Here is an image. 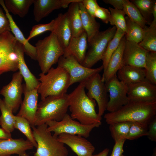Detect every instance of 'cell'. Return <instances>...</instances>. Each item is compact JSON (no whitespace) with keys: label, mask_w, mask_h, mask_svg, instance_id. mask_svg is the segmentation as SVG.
Segmentation results:
<instances>
[{"label":"cell","mask_w":156,"mask_h":156,"mask_svg":"<svg viewBox=\"0 0 156 156\" xmlns=\"http://www.w3.org/2000/svg\"><path fill=\"white\" fill-rule=\"evenodd\" d=\"M125 0H103L105 3L110 4L114 8L123 10Z\"/></svg>","instance_id":"bcb514c9"},{"label":"cell","mask_w":156,"mask_h":156,"mask_svg":"<svg viewBox=\"0 0 156 156\" xmlns=\"http://www.w3.org/2000/svg\"><path fill=\"white\" fill-rule=\"evenodd\" d=\"M131 124L130 122H120L109 125V130L115 143L126 140Z\"/></svg>","instance_id":"836d02e7"},{"label":"cell","mask_w":156,"mask_h":156,"mask_svg":"<svg viewBox=\"0 0 156 156\" xmlns=\"http://www.w3.org/2000/svg\"><path fill=\"white\" fill-rule=\"evenodd\" d=\"M7 31H11L9 22L0 7V34Z\"/></svg>","instance_id":"7bdbcfd3"},{"label":"cell","mask_w":156,"mask_h":156,"mask_svg":"<svg viewBox=\"0 0 156 156\" xmlns=\"http://www.w3.org/2000/svg\"><path fill=\"white\" fill-rule=\"evenodd\" d=\"M152 141H156V117L148 124L146 136Z\"/></svg>","instance_id":"ee69618b"},{"label":"cell","mask_w":156,"mask_h":156,"mask_svg":"<svg viewBox=\"0 0 156 156\" xmlns=\"http://www.w3.org/2000/svg\"><path fill=\"white\" fill-rule=\"evenodd\" d=\"M57 63L58 66L64 68L68 73L70 77V86L75 83H80L86 80L103 70L102 65L96 68L85 67L72 56H61Z\"/></svg>","instance_id":"30bf717a"},{"label":"cell","mask_w":156,"mask_h":156,"mask_svg":"<svg viewBox=\"0 0 156 156\" xmlns=\"http://www.w3.org/2000/svg\"><path fill=\"white\" fill-rule=\"evenodd\" d=\"M144 69L145 79L156 85V52L148 51Z\"/></svg>","instance_id":"d590c367"},{"label":"cell","mask_w":156,"mask_h":156,"mask_svg":"<svg viewBox=\"0 0 156 156\" xmlns=\"http://www.w3.org/2000/svg\"><path fill=\"white\" fill-rule=\"evenodd\" d=\"M127 86V94L130 101L156 102V85L145 79Z\"/></svg>","instance_id":"5bb4252c"},{"label":"cell","mask_w":156,"mask_h":156,"mask_svg":"<svg viewBox=\"0 0 156 156\" xmlns=\"http://www.w3.org/2000/svg\"><path fill=\"white\" fill-rule=\"evenodd\" d=\"M55 19L54 27L52 32L55 34L64 49L72 37V28L66 13L59 14Z\"/></svg>","instance_id":"44dd1931"},{"label":"cell","mask_w":156,"mask_h":156,"mask_svg":"<svg viewBox=\"0 0 156 156\" xmlns=\"http://www.w3.org/2000/svg\"></svg>","instance_id":"f5cc1de1"},{"label":"cell","mask_w":156,"mask_h":156,"mask_svg":"<svg viewBox=\"0 0 156 156\" xmlns=\"http://www.w3.org/2000/svg\"><path fill=\"white\" fill-rule=\"evenodd\" d=\"M0 125L7 132L11 133L15 129V116L12 110L8 107L3 100L0 98Z\"/></svg>","instance_id":"f1b7e54d"},{"label":"cell","mask_w":156,"mask_h":156,"mask_svg":"<svg viewBox=\"0 0 156 156\" xmlns=\"http://www.w3.org/2000/svg\"><path fill=\"white\" fill-rule=\"evenodd\" d=\"M109 152V149L105 148L99 153L93 155L92 156H107Z\"/></svg>","instance_id":"c3c4849f"},{"label":"cell","mask_w":156,"mask_h":156,"mask_svg":"<svg viewBox=\"0 0 156 156\" xmlns=\"http://www.w3.org/2000/svg\"><path fill=\"white\" fill-rule=\"evenodd\" d=\"M125 34V32L122 30L116 29V32L114 37L108 43L102 60L103 62L102 65L103 67V72L105 71L107 68L110 58L117 49L121 39Z\"/></svg>","instance_id":"1f68e13d"},{"label":"cell","mask_w":156,"mask_h":156,"mask_svg":"<svg viewBox=\"0 0 156 156\" xmlns=\"http://www.w3.org/2000/svg\"><path fill=\"white\" fill-rule=\"evenodd\" d=\"M86 11L93 17L96 10L99 6L96 0H82L81 2Z\"/></svg>","instance_id":"b9f144b4"},{"label":"cell","mask_w":156,"mask_h":156,"mask_svg":"<svg viewBox=\"0 0 156 156\" xmlns=\"http://www.w3.org/2000/svg\"><path fill=\"white\" fill-rule=\"evenodd\" d=\"M126 140H122L115 143L110 156H121L123 154V146Z\"/></svg>","instance_id":"f6af8a7d"},{"label":"cell","mask_w":156,"mask_h":156,"mask_svg":"<svg viewBox=\"0 0 156 156\" xmlns=\"http://www.w3.org/2000/svg\"><path fill=\"white\" fill-rule=\"evenodd\" d=\"M121 156H125L123 154Z\"/></svg>","instance_id":"816d5d0a"},{"label":"cell","mask_w":156,"mask_h":156,"mask_svg":"<svg viewBox=\"0 0 156 156\" xmlns=\"http://www.w3.org/2000/svg\"><path fill=\"white\" fill-rule=\"evenodd\" d=\"M155 117L156 102L130 101L118 110L104 116L109 125L120 122H135L146 127Z\"/></svg>","instance_id":"6da1fadb"},{"label":"cell","mask_w":156,"mask_h":156,"mask_svg":"<svg viewBox=\"0 0 156 156\" xmlns=\"http://www.w3.org/2000/svg\"><path fill=\"white\" fill-rule=\"evenodd\" d=\"M151 156H156V153L155 151Z\"/></svg>","instance_id":"f907efd6"},{"label":"cell","mask_w":156,"mask_h":156,"mask_svg":"<svg viewBox=\"0 0 156 156\" xmlns=\"http://www.w3.org/2000/svg\"><path fill=\"white\" fill-rule=\"evenodd\" d=\"M17 42L10 31L0 34V75L18 70L16 48Z\"/></svg>","instance_id":"9c48e42d"},{"label":"cell","mask_w":156,"mask_h":156,"mask_svg":"<svg viewBox=\"0 0 156 156\" xmlns=\"http://www.w3.org/2000/svg\"><path fill=\"white\" fill-rule=\"evenodd\" d=\"M123 10L125 14L131 21L144 28L147 22L142 15L138 9L131 2L125 0Z\"/></svg>","instance_id":"d6a6232c"},{"label":"cell","mask_w":156,"mask_h":156,"mask_svg":"<svg viewBox=\"0 0 156 156\" xmlns=\"http://www.w3.org/2000/svg\"><path fill=\"white\" fill-rule=\"evenodd\" d=\"M34 147L30 141L22 138L0 139V156H29L27 151Z\"/></svg>","instance_id":"ac0fdd59"},{"label":"cell","mask_w":156,"mask_h":156,"mask_svg":"<svg viewBox=\"0 0 156 156\" xmlns=\"http://www.w3.org/2000/svg\"><path fill=\"white\" fill-rule=\"evenodd\" d=\"M36 60L42 73H47L64 54V49L55 34L51 32L48 36L38 40L35 46Z\"/></svg>","instance_id":"8992f818"},{"label":"cell","mask_w":156,"mask_h":156,"mask_svg":"<svg viewBox=\"0 0 156 156\" xmlns=\"http://www.w3.org/2000/svg\"><path fill=\"white\" fill-rule=\"evenodd\" d=\"M116 30L115 26L105 30L99 31L88 42L89 48L81 64L91 68L99 61L102 60L107 46L113 38Z\"/></svg>","instance_id":"52a82bcc"},{"label":"cell","mask_w":156,"mask_h":156,"mask_svg":"<svg viewBox=\"0 0 156 156\" xmlns=\"http://www.w3.org/2000/svg\"><path fill=\"white\" fill-rule=\"evenodd\" d=\"M110 13L109 22L110 24L116 27L125 33L126 24L125 14L123 10H118L111 7L109 8Z\"/></svg>","instance_id":"8d00e7d4"},{"label":"cell","mask_w":156,"mask_h":156,"mask_svg":"<svg viewBox=\"0 0 156 156\" xmlns=\"http://www.w3.org/2000/svg\"><path fill=\"white\" fill-rule=\"evenodd\" d=\"M11 133H8L1 128H0V139L12 138Z\"/></svg>","instance_id":"7dc6e473"},{"label":"cell","mask_w":156,"mask_h":156,"mask_svg":"<svg viewBox=\"0 0 156 156\" xmlns=\"http://www.w3.org/2000/svg\"><path fill=\"white\" fill-rule=\"evenodd\" d=\"M117 73L118 79L127 85L145 79L146 72L144 68L129 65H124Z\"/></svg>","instance_id":"d4e9b609"},{"label":"cell","mask_w":156,"mask_h":156,"mask_svg":"<svg viewBox=\"0 0 156 156\" xmlns=\"http://www.w3.org/2000/svg\"><path fill=\"white\" fill-rule=\"evenodd\" d=\"M14 128L18 129L26 137L27 140L36 148L37 144L34 138L32 131L29 121L23 117L15 116V122Z\"/></svg>","instance_id":"e575fe53"},{"label":"cell","mask_w":156,"mask_h":156,"mask_svg":"<svg viewBox=\"0 0 156 156\" xmlns=\"http://www.w3.org/2000/svg\"><path fill=\"white\" fill-rule=\"evenodd\" d=\"M82 0L73 2L69 5L66 12L72 31V37H77L84 31L82 27L79 3Z\"/></svg>","instance_id":"4316f807"},{"label":"cell","mask_w":156,"mask_h":156,"mask_svg":"<svg viewBox=\"0 0 156 156\" xmlns=\"http://www.w3.org/2000/svg\"><path fill=\"white\" fill-rule=\"evenodd\" d=\"M126 40L124 35L121 39L117 49L110 58L107 68L102 77V80L104 83L116 75L118 71L124 65L123 54Z\"/></svg>","instance_id":"603a6c76"},{"label":"cell","mask_w":156,"mask_h":156,"mask_svg":"<svg viewBox=\"0 0 156 156\" xmlns=\"http://www.w3.org/2000/svg\"><path fill=\"white\" fill-rule=\"evenodd\" d=\"M87 36L85 31L77 37H72L67 46L64 49L62 56H72L81 64L85 58L88 47Z\"/></svg>","instance_id":"ffe728a7"},{"label":"cell","mask_w":156,"mask_h":156,"mask_svg":"<svg viewBox=\"0 0 156 156\" xmlns=\"http://www.w3.org/2000/svg\"><path fill=\"white\" fill-rule=\"evenodd\" d=\"M55 23L54 19L48 23L39 24L33 26L27 38V40L29 41L33 38L47 31H50L52 32L54 29Z\"/></svg>","instance_id":"ab89813d"},{"label":"cell","mask_w":156,"mask_h":156,"mask_svg":"<svg viewBox=\"0 0 156 156\" xmlns=\"http://www.w3.org/2000/svg\"><path fill=\"white\" fill-rule=\"evenodd\" d=\"M147 52L139 43L126 40L123 54L124 65L144 68Z\"/></svg>","instance_id":"2e32d148"},{"label":"cell","mask_w":156,"mask_h":156,"mask_svg":"<svg viewBox=\"0 0 156 156\" xmlns=\"http://www.w3.org/2000/svg\"><path fill=\"white\" fill-rule=\"evenodd\" d=\"M0 5L3 8L9 20L12 33L16 40L23 45L25 53L32 59L36 60V53L35 46L31 44L25 38L12 16L6 9L4 0H0Z\"/></svg>","instance_id":"cb8c5ba5"},{"label":"cell","mask_w":156,"mask_h":156,"mask_svg":"<svg viewBox=\"0 0 156 156\" xmlns=\"http://www.w3.org/2000/svg\"><path fill=\"white\" fill-rule=\"evenodd\" d=\"M144 29L143 38L139 44L147 51L156 52V23L151 22Z\"/></svg>","instance_id":"f546056e"},{"label":"cell","mask_w":156,"mask_h":156,"mask_svg":"<svg viewBox=\"0 0 156 156\" xmlns=\"http://www.w3.org/2000/svg\"><path fill=\"white\" fill-rule=\"evenodd\" d=\"M94 17L100 19L103 23L107 24L109 22L110 13L108 9L99 6L95 11Z\"/></svg>","instance_id":"60d3db41"},{"label":"cell","mask_w":156,"mask_h":156,"mask_svg":"<svg viewBox=\"0 0 156 156\" xmlns=\"http://www.w3.org/2000/svg\"><path fill=\"white\" fill-rule=\"evenodd\" d=\"M48 131L53 132V135L57 137L65 133L77 135L86 138L88 137L93 129L99 127L102 123L85 125L72 118L67 113L60 121H51L46 123Z\"/></svg>","instance_id":"ba28073f"},{"label":"cell","mask_w":156,"mask_h":156,"mask_svg":"<svg viewBox=\"0 0 156 156\" xmlns=\"http://www.w3.org/2000/svg\"><path fill=\"white\" fill-rule=\"evenodd\" d=\"M69 107L68 94L49 96L38 103L34 126L51 121H59L67 113Z\"/></svg>","instance_id":"3957f363"},{"label":"cell","mask_w":156,"mask_h":156,"mask_svg":"<svg viewBox=\"0 0 156 156\" xmlns=\"http://www.w3.org/2000/svg\"><path fill=\"white\" fill-rule=\"evenodd\" d=\"M57 139L68 146L77 156H92L95 151L91 142L81 136L63 133L57 136Z\"/></svg>","instance_id":"9a60e30c"},{"label":"cell","mask_w":156,"mask_h":156,"mask_svg":"<svg viewBox=\"0 0 156 156\" xmlns=\"http://www.w3.org/2000/svg\"><path fill=\"white\" fill-rule=\"evenodd\" d=\"M78 0H34L33 14L35 20L39 22L54 10L66 8L71 3Z\"/></svg>","instance_id":"d6986e66"},{"label":"cell","mask_w":156,"mask_h":156,"mask_svg":"<svg viewBox=\"0 0 156 156\" xmlns=\"http://www.w3.org/2000/svg\"><path fill=\"white\" fill-rule=\"evenodd\" d=\"M131 1L137 8L147 23L150 24V19L153 17L152 9L156 0H132Z\"/></svg>","instance_id":"74e56055"},{"label":"cell","mask_w":156,"mask_h":156,"mask_svg":"<svg viewBox=\"0 0 156 156\" xmlns=\"http://www.w3.org/2000/svg\"><path fill=\"white\" fill-rule=\"evenodd\" d=\"M39 76L38 92L41 100L49 96L66 94L70 86L67 72L58 66L56 68L51 67L46 73H41Z\"/></svg>","instance_id":"277c9868"},{"label":"cell","mask_w":156,"mask_h":156,"mask_svg":"<svg viewBox=\"0 0 156 156\" xmlns=\"http://www.w3.org/2000/svg\"><path fill=\"white\" fill-rule=\"evenodd\" d=\"M105 83L109 94V99L106 108L109 112L116 111L129 102L127 85L119 80L117 75Z\"/></svg>","instance_id":"8fae6325"},{"label":"cell","mask_w":156,"mask_h":156,"mask_svg":"<svg viewBox=\"0 0 156 156\" xmlns=\"http://www.w3.org/2000/svg\"><path fill=\"white\" fill-rule=\"evenodd\" d=\"M16 48L18 57V70L25 81L26 88L31 90L38 87L40 84L38 79L30 72L25 63L23 45L17 41Z\"/></svg>","instance_id":"7402d4cb"},{"label":"cell","mask_w":156,"mask_h":156,"mask_svg":"<svg viewBox=\"0 0 156 156\" xmlns=\"http://www.w3.org/2000/svg\"><path fill=\"white\" fill-rule=\"evenodd\" d=\"M126 31L125 35L126 40L140 43L142 40L144 34V28L125 17Z\"/></svg>","instance_id":"4dcf8cb0"},{"label":"cell","mask_w":156,"mask_h":156,"mask_svg":"<svg viewBox=\"0 0 156 156\" xmlns=\"http://www.w3.org/2000/svg\"><path fill=\"white\" fill-rule=\"evenodd\" d=\"M34 0H5L4 4L6 9L10 12L21 18L25 17L27 13Z\"/></svg>","instance_id":"83f0119b"},{"label":"cell","mask_w":156,"mask_h":156,"mask_svg":"<svg viewBox=\"0 0 156 156\" xmlns=\"http://www.w3.org/2000/svg\"><path fill=\"white\" fill-rule=\"evenodd\" d=\"M23 79L19 71L14 73L11 81L3 86L0 92V94L4 97L3 100L5 104L13 113L17 111L22 102Z\"/></svg>","instance_id":"4fadbf2b"},{"label":"cell","mask_w":156,"mask_h":156,"mask_svg":"<svg viewBox=\"0 0 156 156\" xmlns=\"http://www.w3.org/2000/svg\"><path fill=\"white\" fill-rule=\"evenodd\" d=\"M81 1L79 3V10L82 27L86 34L88 43L99 31L100 24L86 11Z\"/></svg>","instance_id":"484cf974"},{"label":"cell","mask_w":156,"mask_h":156,"mask_svg":"<svg viewBox=\"0 0 156 156\" xmlns=\"http://www.w3.org/2000/svg\"><path fill=\"white\" fill-rule=\"evenodd\" d=\"M85 80L79 85L68 94L70 116L85 125L102 123V117L95 110L96 101L90 99L85 90Z\"/></svg>","instance_id":"7a4b0ae2"},{"label":"cell","mask_w":156,"mask_h":156,"mask_svg":"<svg viewBox=\"0 0 156 156\" xmlns=\"http://www.w3.org/2000/svg\"><path fill=\"white\" fill-rule=\"evenodd\" d=\"M38 87L29 90L23 85L24 98L21 104L20 109L17 116L26 119L30 123L31 127H34V122L38 103Z\"/></svg>","instance_id":"e0dca14e"},{"label":"cell","mask_w":156,"mask_h":156,"mask_svg":"<svg viewBox=\"0 0 156 156\" xmlns=\"http://www.w3.org/2000/svg\"><path fill=\"white\" fill-rule=\"evenodd\" d=\"M31 128L37 145L34 156H68L64 144L48 130L46 124Z\"/></svg>","instance_id":"5b68a950"},{"label":"cell","mask_w":156,"mask_h":156,"mask_svg":"<svg viewBox=\"0 0 156 156\" xmlns=\"http://www.w3.org/2000/svg\"><path fill=\"white\" fill-rule=\"evenodd\" d=\"M85 88L88 90V96L96 102L98 114L101 117L106 110L109 99L105 83L99 73L94 74L85 80Z\"/></svg>","instance_id":"7c38bea8"},{"label":"cell","mask_w":156,"mask_h":156,"mask_svg":"<svg viewBox=\"0 0 156 156\" xmlns=\"http://www.w3.org/2000/svg\"><path fill=\"white\" fill-rule=\"evenodd\" d=\"M152 14L153 17V20L152 22L156 23V2L153 5Z\"/></svg>","instance_id":"681fc988"},{"label":"cell","mask_w":156,"mask_h":156,"mask_svg":"<svg viewBox=\"0 0 156 156\" xmlns=\"http://www.w3.org/2000/svg\"><path fill=\"white\" fill-rule=\"evenodd\" d=\"M148 127L135 122H131L126 139L134 140L144 136H147Z\"/></svg>","instance_id":"f35d334b"}]
</instances>
